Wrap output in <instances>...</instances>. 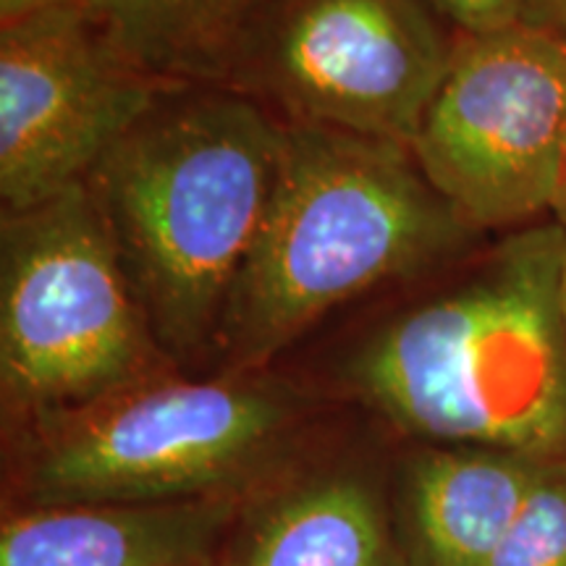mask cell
Here are the masks:
<instances>
[{"label": "cell", "mask_w": 566, "mask_h": 566, "mask_svg": "<svg viewBox=\"0 0 566 566\" xmlns=\"http://www.w3.org/2000/svg\"><path fill=\"white\" fill-rule=\"evenodd\" d=\"M174 367L84 184L0 216V386L24 422Z\"/></svg>", "instance_id": "cell-5"}, {"label": "cell", "mask_w": 566, "mask_h": 566, "mask_svg": "<svg viewBox=\"0 0 566 566\" xmlns=\"http://www.w3.org/2000/svg\"><path fill=\"white\" fill-rule=\"evenodd\" d=\"M237 499L30 506L0 530V566H216Z\"/></svg>", "instance_id": "cell-9"}, {"label": "cell", "mask_w": 566, "mask_h": 566, "mask_svg": "<svg viewBox=\"0 0 566 566\" xmlns=\"http://www.w3.org/2000/svg\"><path fill=\"white\" fill-rule=\"evenodd\" d=\"M40 6L42 0H0V24L24 17V13L40 9Z\"/></svg>", "instance_id": "cell-17"}, {"label": "cell", "mask_w": 566, "mask_h": 566, "mask_svg": "<svg viewBox=\"0 0 566 566\" xmlns=\"http://www.w3.org/2000/svg\"><path fill=\"white\" fill-rule=\"evenodd\" d=\"M428 0H265L223 80L283 124L331 126L409 147L454 38Z\"/></svg>", "instance_id": "cell-6"}, {"label": "cell", "mask_w": 566, "mask_h": 566, "mask_svg": "<svg viewBox=\"0 0 566 566\" xmlns=\"http://www.w3.org/2000/svg\"><path fill=\"white\" fill-rule=\"evenodd\" d=\"M302 394L260 373L166 370L30 424L21 483L32 506L237 499L289 454Z\"/></svg>", "instance_id": "cell-4"}, {"label": "cell", "mask_w": 566, "mask_h": 566, "mask_svg": "<svg viewBox=\"0 0 566 566\" xmlns=\"http://www.w3.org/2000/svg\"><path fill=\"white\" fill-rule=\"evenodd\" d=\"M488 566H566V457L546 459Z\"/></svg>", "instance_id": "cell-13"}, {"label": "cell", "mask_w": 566, "mask_h": 566, "mask_svg": "<svg viewBox=\"0 0 566 566\" xmlns=\"http://www.w3.org/2000/svg\"><path fill=\"white\" fill-rule=\"evenodd\" d=\"M543 27L566 38V0H543Z\"/></svg>", "instance_id": "cell-15"}, {"label": "cell", "mask_w": 566, "mask_h": 566, "mask_svg": "<svg viewBox=\"0 0 566 566\" xmlns=\"http://www.w3.org/2000/svg\"><path fill=\"white\" fill-rule=\"evenodd\" d=\"M566 231L504 233L354 346L344 380L430 446L566 457Z\"/></svg>", "instance_id": "cell-1"}, {"label": "cell", "mask_w": 566, "mask_h": 566, "mask_svg": "<svg viewBox=\"0 0 566 566\" xmlns=\"http://www.w3.org/2000/svg\"><path fill=\"white\" fill-rule=\"evenodd\" d=\"M562 313L566 325V254H564V271H562Z\"/></svg>", "instance_id": "cell-18"}, {"label": "cell", "mask_w": 566, "mask_h": 566, "mask_svg": "<svg viewBox=\"0 0 566 566\" xmlns=\"http://www.w3.org/2000/svg\"><path fill=\"white\" fill-rule=\"evenodd\" d=\"M283 122L218 84H168L82 184L174 367L216 357L271 205Z\"/></svg>", "instance_id": "cell-2"}, {"label": "cell", "mask_w": 566, "mask_h": 566, "mask_svg": "<svg viewBox=\"0 0 566 566\" xmlns=\"http://www.w3.org/2000/svg\"><path fill=\"white\" fill-rule=\"evenodd\" d=\"M409 150L480 233L541 223L566 150V38L530 24L457 32Z\"/></svg>", "instance_id": "cell-7"}, {"label": "cell", "mask_w": 566, "mask_h": 566, "mask_svg": "<svg viewBox=\"0 0 566 566\" xmlns=\"http://www.w3.org/2000/svg\"><path fill=\"white\" fill-rule=\"evenodd\" d=\"M546 459L483 446H428L401 491L405 566H488Z\"/></svg>", "instance_id": "cell-10"}, {"label": "cell", "mask_w": 566, "mask_h": 566, "mask_svg": "<svg viewBox=\"0 0 566 566\" xmlns=\"http://www.w3.org/2000/svg\"><path fill=\"white\" fill-rule=\"evenodd\" d=\"M485 233L401 142L283 124L271 205L218 334L221 373H260L338 304L449 271Z\"/></svg>", "instance_id": "cell-3"}, {"label": "cell", "mask_w": 566, "mask_h": 566, "mask_svg": "<svg viewBox=\"0 0 566 566\" xmlns=\"http://www.w3.org/2000/svg\"><path fill=\"white\" fill-rule=\"evenodd\" d=\"M438 17L462 34L499 32L509 27H543V0H428Z\"/></svg>", "instance_id": "cell-14"}, {"label": "cell", "mask_w": 566, "mask_h": 566, "mask_svg": "<svg viewBox=\"0 0 566 566\" xmlns=\"http://www.w3.org/2000/svg\"><path fill=\"white\" fill-rule=\"evenodd\" d=\"M168 84L134 63L82 0L0 24L3 210L82 184Z\"/></svg>", "instance_id": "cell-8"}, {"label": "cell", "mask_w": 566, "mask_h": 566, "mask_svg": "<svg viewBox=\"0 0 566 566\" xmlns=\"http://www.w3.org/2000/svg\"><path fill=\"white\" fill-rule=\"evenodd\" d=\"M48 3H61V0H42V6H48Z\"/></svg>", "instance_id": "cell-19"}, {"label": "cell", "mask_w": 566, "mask_h": 566, "mask_svg": "<svg viewBox=\"0 0 566 566\" xmlns=\"http://www.w3.org/2000/svg\"><path fill=\"white\" fill-rule=\"evenodd\" d=\"M223 566H405L375 485L321 472L281 488L239 525Z\"/></svg>", "instance_id": "cell-11"}, {"label": "cell", "mask_w": 566, "mask_h": 566, "mask_svg": "<svg viewBox=\"0 0 566 566\" xmlns=\"http://www.w3.org/2000/svg\"><path fill=\"white\" fill-rule=\"evenodd\" d=\"M134 63L171 84H221L233 42L265 0H82Z\"/></svg>", "instance_id": "cell-12"}, {"label": "cell", "mask_w": 566, "mask_h": 566, "mask_svg": "<svg viewBox=\"0 0 566 566\" xmlns=\"http://www.w3.org/2000/svg\"><path fill=\"white\" fill-rule=\"evenodd\" d=\"M551 218H554V221L566 231V150L562 160V171H558L554 205H551Z\"/></svg>", "instance_id": "cell-16"}]
</instances>
